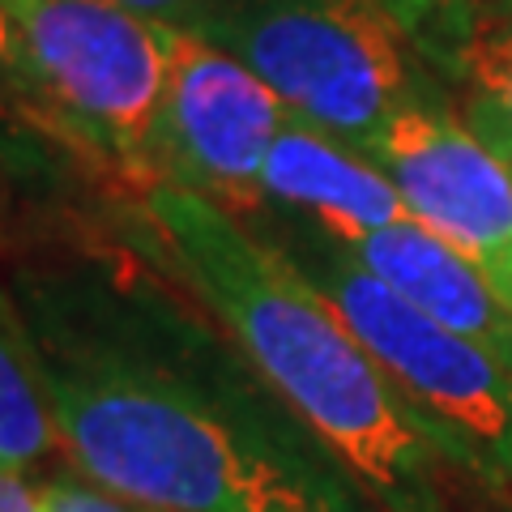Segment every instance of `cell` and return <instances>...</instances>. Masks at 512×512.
<instances>
[{"label":"cell","mask_w":512,"mask_h":512,"mask_svg":"<svg viewBox=\"0 0 512 512\" xmlns=\"http://www.w3.org/2000/svg\"><path fill=\"white\" fill-rule=\"evenodd\" d=\"M261 180L269 201L308 214L312 227L338 239L342 248H359L376 231L410 218L402 192L372 158L299 124L295 116L278 133Z\"/></svg>","instance_id":"cell-8"},{"label":"cell","mask_w":512,"mask_h":512,"mask_svg":"<svg viewBox=\"0 0 512 512\" xmlns=\"http://www.w3.org/2000/svg\"><path fill=\"white\" fill-rule=\"evenodd\" d=\"M274 239L308 282L325 295L355 338L372 350L406 402L448 440L461 457L491 470H512V367L461 333L444 329L423 308L402 299L389 282L325 231Z\"/></svg>","instance_id":"cell-4"},{"label":"cell","mask_w":512,"mask_h":512,"mask_svg":"<svg viewBox=\"0 0 512 512\" xmlns=\"http://www.w3.org/2000/svg\"><path fill=\"white\" fill-rule=\"evenodd\" d=\"M470 128H474V133L487 141L491 154L500 158V163L512 171V128H508L500 116H495L491 107L478 103V99H470Z\"/></svg>","instance_id":"cell-17"},{"label":"cell","mask_w":512,"mask_h":512,"mask_svg":"<svg viewBox=\"0 0 512 512\" xmlns=\"http://www.w3.org/2000/svg\"><path fill=\"white\" fill-rule=\"evenodd\" d=\"M372 5L410 47H419V52L444 64H457L470 30L495 0H372Z\"/></svg>","instance_id":"cell-13"},{"label":"cell","mask_w":512,"mask_h":512,"mask_svg":"<svg viewBox=\"0 0 512 512\" xmlns=\"http://www.w3.org/2000/svg\"><path fill=\"white\" fill-rule=\"evenodd\" d=\"M60 453L47 376L26 316L0 286V466L35 470Z\"/></svg>","instance_id":"cell-10"},{"label":"cell","mask_w":512,"mask_h":512,"mask_svg":"<svg viewBox=\"0 0 512 512\" xmlns=\"http://www.w3.org/2000/svg\"><path fill=\"white\" fill-rule=\"evenodd\" d=\"M141 205L167 261L316 444L384 512H444L436 448L448 440L291 256L184 184L154 180Z\"/></svg>","instance_id":"cell-2"},{"label":"cell","mask_w":512,"mask_h":512,"mask_svg":"<svg viewBox=\"0 0 512 512\" xmlns=\"http://www.w3.org/2000/svg\"><path fill=\"white\" fill-rule=\"evenodd\" d=\"M201 39L244 60L299 124L363 158L419 99L406 39L372 0H222Z\"/></svg>","instance_id":"cell-3"},{"label":"cell","mask_w":512,"mask_h":512,"mask_svg":"<svg viewBox=\"0 0 512 512\" xmlns=\"http://www.w3.org/2000/svg\"><path fill=\"white\" fill-rule=\"evenodd\" d=\"M39 495H43V512H141L133 504L116 500L111 491L94 487L82 474L39 478Z\"/></svg>","instance_id":"cell-14"},{"label":"cell","mask_w":512,"mask_h":512,"mask_svg":"<svg viewBox=\"0 0 512 512\" xmlns=\"http://www.w3.org/2000/svg\"><path fill=\"white\" fill-rule=\"evenodd\" d=\"M372 163L402 192L410 218L457 248L512 308V171L487 141L414 99L389 120Z\"/></svg>","instance_id":"cell-7"},{"label":"cell","mask_w":512,"mask_h":512,"mask_svg":"<svg viewBox=\"0 0 512 512\" xmlns=\"http://www.w3.org/2000/svg\"><path fill=\"white\" fill-rule=\"evenodd\" d=\"M5 133H26V128H18V124H5V120H0V141H5Z\"/></svg>","instance_id":"cell-18"},{"label":"cell","mask_w":512,"mask_h":512,"mask_svg":"<svg viewBox=\"0 0 512 512\" xmlns=\"http://www.w3.org/2000/svg\"><path fill=\"white\" fill-rule=\"evenodd\" d=\"M291 120L282 99L227 47L171 30L167 90L154 124V180L184 184L227 214L265 210V158Z\"/></svg>","instance_id":"cell-6"},{"label":"cell","mask_w":512,"mask_h":512,"mask_svg":"<svg viewBox=\"0 0 512 512\" xmlns=\"http://www.w3.org/2000/svg\"><path fill=\"white\" fill-rule=\"evenodd\" d=\"M350 252L414 308H423L461 338L487 346L512 367V308L466 256L431 235L423 222H393Z\"/></svg>","instance_id":"cell-9"},{"label":"cell","mask_w":512,"mask_h":512,"mask_svg":"<svg viewBox=\"0 0 512 512\" xmlns=\"http://www.w3.org/2000/svg\"><path fill=\"white\" fill-rule=\"evenodd\" d=\"M22 26L43 86L52 90L82 150L154 184L150 146L167 90L171 30L107 0H0Z\"/></svg>","instance_id":"cell-5"},{"label":"cell","mask_w":512,"mask_h":512,"mask_svg":"<svg viewBox=\"0 0 512 512\" xmlns=\"http://www.w3.org/2000/svg\"><path fill=\"white\" fill-rule=\"evenodd\" d=\"M26 312L73 474L141 512H350L342 491L158 350V308L86 295Z\"/></svg>","instance_id":"cell-1"},{"label":"cell","mask_w":512,"mask_h":512,"mask_svg":"<svg viewBox=\"0 0 512 512\" xmlns=\"http://www.w3.org/2000/svg\"><path fill=\"white\" fill-rule=\"evenodd\" d=\"M0 120L18 124L26 133H47L56 141L82 150L73 124L64 120V111L56 107L52 90L43 86L39 64L30 56V43L22 35V26L9 18V9L0 5Z\"/></svg>","instance_id":"cell-11"},{"label":"cell","mask_w":512,"mask_h":512,"mask_svg":"<svg viewBox=\"0 0 512 512\" xmlns=\"http://www.w3.org/2000/svg\"><path fill=\"white\" fill-rule=\"evenodd\" d=\"M0 512H43L39 478L22 466H0Z\"/></svg>","instance_id":"cell-16"},{"label":"cell","mask_w":512,"mask_h":512,"mask_svg":"<svg viewBox=\"0 0 512 512\" xmlns=\"http://www.w3.org/2000/svg\"><path fill=\"white\" fill-rule=\"evenodd\" d=\"M107 5L133 13V18L150 22V26L180 30V35H201L222 0H107Z\"/></svg>","instance_id":"cell-15"},{"label":"cell","mask_w":512,"mask_h":512,"mask_svg":"<svg viewBox=\"0 0 512 512\" xmlns=\"http://www.w3.org/2000/svg\"><path fill=\"white\" fill-rule=\"evenodd\" d=\"M453 69L470 82L474 99L512 128V0H495L478 18Z\"/></svg>","instance_id":"cell-12"}]
</instances>
